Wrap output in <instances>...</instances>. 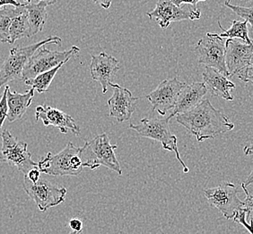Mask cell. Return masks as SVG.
Listing matches in <instances>:
<instances>
[{"label":"cell","mask_w":253,"mask_h":234,"mask_svg":"<svg viewBox=\"0 0 253 234\" xmlns=\"http://www.w3.org/2000/svg\"><path fill=\"white\" fill-rule=\"evenodd\" d=\"M176 121L200 142L230 132L234 128L228 117L216 110L208 99L202 100L189 111L177 115Z\"/></svg>","instance_id":"cell-1"},{"label":"cell","mask_w":253,"mask_h":234,"mask_svg":"<svg viewBox=\"0 0 253 234\" xmlns=\"http://www.w3.org/2000/svg\"><path fill=\"white\" fill-rule=\"evenodd\" d=\"M81 147L68 142L62 151L52 154L51 152L37 163L41 173L53 176H78L84 170Z\"/></svg>","instance_id":"cell-2"},{"label":"cell","mask_w":253,"mask_h":234,"mask_svg":"<svg viewBox=\"0 0 253 234\" xmlns=\"http://www.w3.org/2000/svg\"><path fill=\"white\" fill-rule=\"evenodd\" d=\"M117 147L116 144H111L106 133H102L90 141H86L84 145L81 147L84 169L87 168L95 171L100 167H105L108 170L122 176V168L114 152Z\"/></svg>","instance_id":"cell-3"},{"label":"cell","mask_w":253,"mask_h":234,"mask_svg":"<svg viewBox=\"0 0 253 234\" xmlns=\"http://www.w3.org/2000/svg\"><path fill=\"white\" fill-rule=\"evenodd\" d=\"M61 38L58 36H50L39 43L31 44L25 47H15L10 51L8 57L0 68V88L7 85L14 79H21L22 73L30 58L40 48L47 44H61Z\"/></svg>","instance_id":"cell-4"},{"label":"cell","mask_w":253,"mask_h":234,"mask_svg":"<svg viewBox=\"0 0 253 234\" xmlns=\"http://www.w3.org/2000/svg\"><path fill=\"white\" fill-rule=\"evenodd\" d=\"M253 46L238 39L225 42L224 61L230 77L236 76L245 83L251 82L253 76Z\"/></svg>","instance_id":"cell-5"},{"label":"cell","mask_w":253,"mask_h":234,"mask_svg":"<svg viewBox=\"0 0 253 234\" xmlns=\"http://www.w3.org/2000/svg\"><path fill=\"white\" fill-rule=\"evenodd\" d=\"M170 119L167 118H143L139 124L130 123L129 128L137 132L140 136L151 139L162 143L163 148L168 151L175 152L176 158L183 168V172L188 173L190 170L180 158V151L177 145V138L170 132L169 126Z\"/></svg>","instance_id":"cell-6"},{"label":"cell","mask_w":253,"mask_h":234,"mask_svg":"<svg viewBox=\"0 0 253 234\" xmlns=\"http://www.w3.org/2000/svg\"><path fill=\"white\" fill-rule=\"evenodd\" d=\"M0 136L2 139L0 161L15 167L25 176L31 170L37 168V163L32 160L26 142L13 136L8 130L0 132Z\"/></svg>","instance_id":"cell-7"},{"label":"cell","mask_w":253,"mask_h":234,"mask_svg":"<svg viewBox=\"0 0 253 234\" xmlns=\"http://www.w3.org/2000/svg\"><path fill=\"white\" fill-rule=\"evenodd\" d=\"M79 52L80 49L78 46H72L71 49L63 52L49 51L42 46L30 58L23 70L21 79L25 81L35 78L39 74L48 71L62 62H68L70 58L77 56Z\"/></svg>","instance_id":"cell-8"},{"label":"cell","mask_w":253,"mask_h":234,"mask_svg":"<svg viewBox=\"0 0 253 234\" xmlns=\"http://www.w3.org/2000/svg\"><path fill=\"white\" fill-rule=\"evenodd\" d=\"M199 62L205 67L215 68L225 77H230L225 66V43L219 34L208 33L198 42L194 50Z\"/></svg>","instance_id":"cell-9"},{"label":"cell","mask_w":253,"mask_h":234,"mask_svg":"<svg viewBox=\"0 0 253 234\" xmlns=\"http://www.w3.org/2000/svg\"><path fill=\"white\" fill-rule=\"evenodd\" d=\"M23 187L42 213L62 204L67 195L65 187L54 185L46 179H40L37 183H33L25 176Z\"/></svg>","instance_id":"cell-10"},{"label":"cell","mask_w":253,"mask_h":234,"mask_svg":"<svg viewBox=\"0 0 253 234\" xmlns=\"http://www.w3.org/2000/svg\"><path fill=\"white\" fill-rule=\"evenodd\" d=\"M237 194V186L228 182L204 190L209 204L219 210L226 220L233 219L235 213L244 207V202L239 199Z\"/></svg>","instance_id":"cell-11"},{"label":"cell","mask_w":253,"mask_h":234,"mask_svg":"<svg viewBox=\"0 0 253 234\" xmlns=\"http://www.w3.org/2000/svg\"><path fill=\"white\" fill-rule=\"evenodd\" d=\"M150 19H156L161 28L166 29L173 22L185 20H199L201 15L200 9L192 5L177 6L171 0H157L155 9L146 13Z\"/></svg>","instance_id":"cell-12"},{"label":"cell","mask_w":253,"mask_h":234,"mask_svg":"<svg viewBox=\"0 0 253 234\" xmlns=\"http://www.w3.org/2000/svg\"><path fill=\"white\" fill-rule=\"evenodd\" d=\"M186 85L185 82H181L177 78L166 79L155 90L148 94L146 98L151 104L153 110L165 117L174 108L180 91L185 88Z\"/></svg>","instance_id":"cell-13"},{"label":"cell","mask_w":253,"mask_h":234,"mask_svg":"<svg viewBox=\"0 0 253 234\" xmlns=\"http://www.w3.org/2000/svg\"><path fill=\"white\" fill-rule=\"evenodd\" d=\"M113 95L109 99L110 117L117 119L119 122L130 120L133 113L136 111V102L138 98L134 97L126 88H122L118 84L112 83Z\"/></svg>","instance_id":"cell-14"},{"label":"cell","mask_w":253,"mask_h":234,"mask_svg":"<svg viewBox=\"0 0 253 234\" xmlns=\"http://www.w3.org/2000/svg\"><path fill=\"white\" fill-rule=\"evenodd\" d=\"M90 73L93 80L101 84L103 94L107 92L108 88L112 86V78L116 75L120 65L116 58L106 53H101L99 55L91 54Z\"/></svg>","instance_id":"cell-15"},{"label":"cell","mask_w":253,"mask_h":234,"mask_svg":"<svg viewBox=\"0 0 253 234\" xmlns=\"http://www.w3.org/2000/svg\"><path fill=\"white\" fill-rule=\"evenodd\" d=\"M35 118L37 121L42 120L45 126L58 128L63 134H66L68 131H71L77 136L80 134V128L73 117L57 108L49 106H39L36 108Z\"/></svg>","instance_id":"cell-16"},{"label":"cell","mask_w":253,"mask_h":234,"mask_svg":"<svg viewBox=\"0 0 253 234\" xmlns=\"http://www.w3.org/2000/svg\"><path fill=\"white\" fill-rule=\"evenodd\" d=\"M202 78L206 88L213 96L227 101H233L234 98L231 95V90L235 88V85L227 77L220 73L215 68L205 67Z\"/></svg>","instance_id":"cell-17"},{"label":"cell","mask_w":253,"mask_h":234,"mask_svg":"<svg viewBox=\"0 0 253 234\" xmlns=\"http://www.w3.org/2000/svg\"><path fill=\"white\" fill-rule=\"evenodd\" d=\"M207 92L208 89L203 82H194L190 85H186L185 88L180 91L175 107L172 109V112L170 113L168 118L170 120L177 115L192 109L203 100Z\"/></svg>","instance_id":"cell-18"},{"label":"cell","mask_w":253,"mask_h":234,"mask_svg":"<svg viewBox=\"0 0 253 234\" xmlns=\"http://www.w3.org/2000/svg\"><path fill=\"white\" fill-rule=\"evenodd\" d=\"M34 88H30L27 92L21 94L16 91H11L9 86L7 88L6 101H7V119L11 122L21 120L30 108L34 97Z\"/></svg>","instance_id":"cell-19"},{"label":"cell","mask_w":253,"mask_h":234,"mask_svg":"<svg viewBox=\"0 0 253 234\" xmlns=\"http://www.w3.org/2000/svg\"><path fill=\"white\" fill-rule=\"evenodd\" d=\"M25 5L29 22L31 35L39 34L44 28L47 21L48 5L44 2H26Z\"/></svg>","instance_id":"cell-20"},{"label":"cell","mask_w":253,"mask_h":234,"mask_svg":"<svg viewBox=\"0 0 253 234\" xmlns=\"http://www.w3.org/2000/svg\"><path fill=\"white\" fill-rule=\"evenodd\" d=\"M28 37L31 38V29L25 5L21 4L17 7V13L12 20L8 32V44H15L17 40Z\"/></svg>","instance_id":"cell-21"},{"label":"cell","mask_w":253,"mask_h":234,"mask_svg":"<svg viewBox=\"0 0 253 234\" xmlns=\"http://www.w3.org/2000/svg\"><path fill=\"white\" fill-rule=\"evenodd\" d=\"M67 62H62L59 64L57 67L49 69L48 71H45L43 73H41L36 76L35 78H31L25 80V85L30 86L31 88H34L37 92L42 94V93L47 92L49 89L50 84L52 82L53 78H55L56 74L59 71V68L63 66L64 64Z\"/></svg>","instance_id":"cell-22"},{"label":"cell","mask_w":253,"mask_h":234,"mask_svg":"<svg viewBox=\"0 0 253 234\" xmlns=\"http://www.w3.org/2000/svg\"><path fill=\"white\" fill-rule=\"evenodd\" d=\"M218 25L220 29L223 31L222 34H219L222 38H227V39H240L244 43L247 44H253L252 40L249 37L248 23L246 21L241 22L237 20H234L232 22V25L228 30H224L222 25L220 24L218 20Z\"/></svg>","instance_id":"cell-23"},{"label":"cell","mask_w":253,"mask_h":234,"mask_svg":"<svg viewBox=\"0 0 253 234\" xmlns=\"http://www.w3.org/2000/svg\"><path fill=\"white\" fill-rule=\"evenodd\" d=\"M18 7V6H17ZM17 7L0 10V41L8 44V32L12 20L17 13Z\"/></svg>","instance_id":"cell-24"},{"label":"cell","mask_w":253,"mask_h":234,"mask_svg":"<svg viewBox=\"0 0 253 234\" xmlns=\"http://www.w3.org/2000/svg\"><path fill=\"white\" fill-rule=\"evenodd\" d=\"M224 5L229 7L230 9H232L234 13L238 15L240 17H242L244 21H246L247 23L253 26V6L245 7V6L233 5V4H231V2H229L227 0L225 1Z\"/></svg>","instance_id":"cell-25"},{"label":"cell","mask_w":253,"mask_h":234,"mask_svg":"<svg viewBox=\"0 0 253 234\" xmlns=\"http://www.w3.org/2000/svg\"><path fill=\"white\" fill-rule=\"evenodd\" d=\"M234 223H237L239 225H243L244 228L248 231L250 234H253L252 232V224L247 222V214H246V210L244 209V207L239 209L235 215L234 218Z\"/></svg>","instance_id":"cell-26"},{"label":"cell","mask_w":253,"mask_h":234,"mask_svg":"<svg viewBox=\"0 0 253 234\" xmlns=\"http://www.w3.org/2000/svg\"><path fill=\"white\" fill-rule=\"evenodd\" d=\"M7 88H8V85H5V90L2 94V97L0 98V132H1V129L5 122V118L7 117V112H8L7 101H6Z\"/></svg>","instance_id":"cell-27"},{"label":"cell","mask_w":253,"mask_h":234,"mask_svg":"<svg viewBox=\"0 0 253 234\" xmlns=\"http://www.w3.org/2000/svg\"><path fill=\"white\" fill-rule=\"evenodd\" d=\"M242 187L244 189V193L246 195V198L244 202V209L246 210V214H247V220H250V223H252L253 221V195L249 192L247 187L242 183Z\"/></svg>","instance_id":"cell-28"},{"label":"cell","mask_w":253,"mask_h":234,"mask_svg":"<svg viewBox=\"0 0 253 234\" xmlns=\"http://www.w3.org/2000/svg\"><path fill=\"white\" fill-rule=\"evenodd\" d=\"M69 227L72 230V232L76 233H82L83 231V221L79 218H72L68 223Z\"/></svg>","instance_id":"cell-29"},{"label":"cell","mask_w":253,"mask_h":234,"mask_svg":"<svg viewBox=\"0 0 253 234\" xmlns=\"http://www.w3.org/2000/svg\"><path fill=\"white\" fill-rule=\"evenodd\" d=\"M25 176H26V177H27L31 182H33V183H37V182L41 179V178H40V176H41V172H40L39 170H38V167H37V168H35V169L31 170V171L27 173V175Z\"/></svg>","instance_id":"cell-30"},{"label":"cell","mask_w":253,"mask_h":234,"mask_svg":"<svg viewBox=\"0 0 253 234\" xmlns=\"http://www.w3.org/2000/svg\"><path fill=\"white\" fill-rule=\"evenodd\" d=\"M172 3L177 6H180L182 5H192L194 7H197V5L201 2V1H206V0H171Z\"/></svg>","instance_id":"cell-31"},{"label":"cell","mask_w":253,"mask_h":234,"mask_svg":"<svg viewBox=\"0 0 253 234\" xmlns=\"http://www.w3.org/2000/svg\"><path fill=\"white\" fill-rule=\"evenodd\" d=\"M21 5L16 0H0V10L2 9L5 5H12L14 7H17Z\"/></svg>","instance_id":"cell-32"},{"label":"cell","mask_w":253,"mask_h":234,"mask_svg":"<svg viewBox=\"0 0 253 234\" xmlns=\"http://www.w3.org/2000/svg\"><path fill=\"white\" fill-rule=\"evenodd\" d=\"M96 5H101L104 9H109L112 5V0H93Z\"/></svg>","instance_id":"cell-33"},{"label":"cell","mask_w":253,"mask_h":234,"mask_svg":"<svg viewBox=\"0 0 253 234\" xmlns=\"http://www.w3.org/2000/svg\"><path fill=\"white\" fill-rule=\"evenodd\" d=\"M25 2H44L47 5H53L58 0H24Z\"/></svg>","instance_id":"cell-34"},{"label":"cell","mask_w":253,"mask_h":234,"mask_svg":"<svg viewBox=\"0 0 253 234\" xmlns=\"http://www.w3.org/2000/svg\"><path fill=\"white\" fill-rule=\"evenodd\" d=\"M243 184H244L246 187L248 186V185H252V184H253V172L250 174V176H248V179L246 180V182H243Z\"/></svg>","instance_id":"cell-35"},{"label":"cell","mask_w":253,"mask_h":234,"mask_svg":"<svg viewBox=\"0 0 253 234\" xmlns=\"http://www.w3.org/2000/svg\"><path fill=\"white\" fill-rule=\"evenodd\" d=\"M81 234V233H76V232H71L70 234Z\"/></svg>","instance_id":"cell-36"},{"label":"cell","mask_w":253,"mask_h":234,"mask_svg":"<svg viewBox=\"0 0 253 234\" xmlns=\"http://www.w3.org/2000/svg\"><path fill=\"white\" fill-rule=\"evenodd\" d=\"M242 1H246V2H252L253 0H242Z\"/></svg>","instance_id":"cell-37"}]
</instances>
